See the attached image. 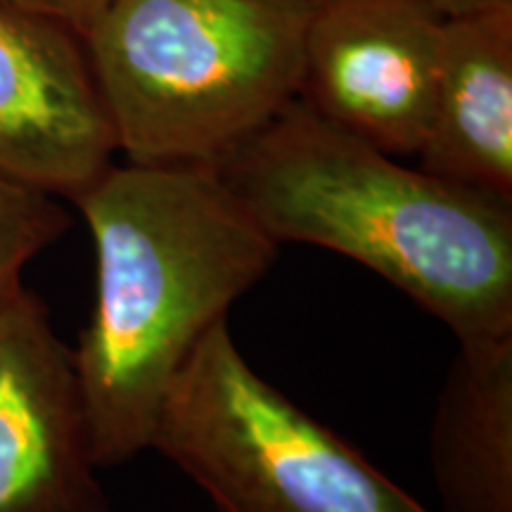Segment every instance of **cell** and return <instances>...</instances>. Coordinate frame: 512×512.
Segmentation results:
<instances>
[{"mask_svg": "<svg viewBox=\"0 0 512 512\" xmlns=\"http://www.w3.org/2000/svg\"><path fill=\"white\" fill-rule=\"evenodd\" d=\"M69 228L62 200L0 174V302L24 287V268Z\"/></svg>", "mask_w": 512, "mask_h": 512, "instance_id": "10", "label": "cell"}, {"mask_svg": "<svg viewBox=\"0 0 512 512\" xmlns=\"http://www.w3.org/2000/svg\"><path fill=\"white\" fill-rule=\"evenodd\" d=\"M437 10L444 19L477 15V12H489L498 8H512V0H422Z\"/></svg>", "mask_w": 512, "mask_h": 512, "instance_id": "12", "label": "cell"}, {"mask_svg": "<svg viewBox=\"0 0 512 512\" xmlns=\"http://www.w3.org/2000/svg\"><path fill=\"white\" fill-rule=\"evenodd\" d=\"M316 0H112L83 31L131 164H216L299 98Z\"/></svg>", "mask_w": 512, "mask_h": 512, "instance_id": "3", "label": "cell"}, {"mask_svg": "<svg viewBox=\"0 0 512 512\" xmlns=\"http://www.w3.org/2000/svg\"><path fill=\"white\" fill-rule=\"evenodd\" d=\"M211 166L280 247L358 261L458 342L512 335V202L408 166L299 98Z\"/></svg>", "mask_w": 512, "mask_h": 512, "instance_id": "2", "label": "cell"}, {"mask_svg": "<svg viewBox=\"0 0 512 512\" xmlns=\"http://www.w3.org/2000/svg\"><path fill=\"white\" fill-rule=\"evenodd\" d=\"M0 3L31 12V15L55 19V22L79 31L83 36V31L91 27L93 19L105 10L112 0H0Z\"/></svg>", "mask_w": 512, "mask_h": 512, "instance_id": "11", "label": "cell"}, {"mask_svg": "<svg viewBox=\"0 0 512 512\" xmlns=\"http://www.w3.org/2000/svg\"><path fill=\"white\" fill-rule=\"evenodd\" d=\"M430 467L446 512H512V335L458 342L434 406Z\"/></svg>", "mask_w": 512, "mask_h": 512, "instance_id": "9", "label": "cell"}, {"mask_svg": "<svg viewBox=\"0 0 512 512\" xmlns=\"http://www.w3.org/2000/svg\"><path fill=\"white\" fill-rule=\"evenodd\" d=\"M72 347L48 304L0 302V512H112Z\"/></svg>", "mask_w": 512, "mask_h": 512, "instance_id": "6", "label": "cell"}, {"mask_svg": "<svg viewBox=\"0 0 512 512\" xmlns=\"http://www.w3.org/2000/svg\"><path fill=\"white\" fill-rule=\"evenodd\" d=\"M117 152L83 36L0 3V174L74 202Z\"/></svg>", "mask_w": 512, "mask_h": 512, "instance_id": "7", "label": "cell"}, {"mask_svg": "<svg viewBox=\"0 0 512 512\" xmlns=\"http://www.w3.org/2000/svg\"><path fill=\"white\" fill-rule=\"evenodd\" d=\"M422 171L512 202V8L444 19Z\"/></svg>", "mask_w": 512, "mask_h": 512, "instance_id": "8", "label": "cell"}, {"mask_svg": "<svg viewBox=\"0 0 512 512\" xmlns=\"http://www.w3.org/2000/svg\"><path fill=\"white\" fill-rule=\"evenodd\" d=\"M444 17L422 0H316L299 100L387 155H418L430 126Z\"/></svg>", "mask_w": 512, "mask_h": 512, "instance_id": "5", "label": "cell"}, {"mask_svg": "<svg viewBox=\"0 0 512 512\" xmlns=\"http://www.w3.org/2000/svg\"><path fill=\"white\" fill-rule=\"evenodd\" d=\"M150 448L216 512H430L256 373L228 320L174 377Z\"/></svg>", "mask_w": 512, "mask_h": 512, "instance_id": "4", "label": "cell"}, {"mask_svg": "<svg viewBox=\"0 0 512 512\" xmlns=\"http://www.w3.org/2000/svg\"><path fill=\"white\" fill-rule=\"evenodd\" d=\"M72 204L95 245V302L72 351L105 470L150 448L174 377L280 245L211 164H112Z\"/></svg>", "mask_w": 512, "mask_h": 512, "instance_id": "1", "label": "cell"}]
</instances>
